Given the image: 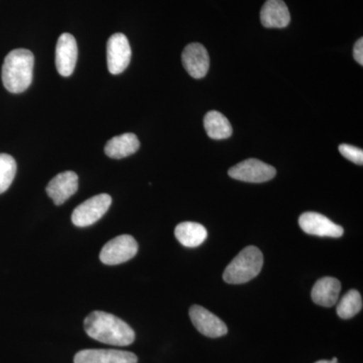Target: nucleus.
I'll list each match as a JSON object with an SVG mask.
<instances>
[{
  "label": "nucleus",
  "instance_id": "f257e3e1",
  "mask_svg": "<svg viewBox=\"0 0 363 363\" xmlns=\"http://www.w3.org/2000/svg\"><path fill=\"white\" fill-rule=\"evenodd\" d=\"M84 328L89 337L109 345L128 346L135 339V331L130 325L109 313H90L86 317Z\"/></svg>",
  "mask_w": 363,
  "mask_h": 363
},
{
  "label": "nucleus",
  "instance_id": "f03ea898",
  "mask_svg": "<svg viewBox=\"0 0 363 363\" xmlns=\"http://www.w3.org/2000/svg\"><path fill=\"white\" fill-rule=\"evenodd\" d=\"M35 57L26 49H16L4 59L1 78L4 87L9 92L18 94L30 87L33 82Z\"/></svg>",
  "mask_w": 363,
  "mask_h": 363
},
{
  "label": "nucleus",
  "instance_id": "7ed1b4c3",
  "mask_svg": "<svg viewBox=\"0 0 363 363\" xmlns=\"http://www.w3.org/2000/svg\"><path fill=\"white\" fill-rule=\"evenodd\" d=\"M264 266V255L257 247H247L227 266L223 272V279L233 285H240L252 281L259 276Z\"/></svg>",
  "mask_w": 363,
  "mask_h": 363
},
{
  "label": "nucleus",
  "instance_id": "20e7f679",
  "mask_svg": "<svg viewBox=\"0 0 363 363\" xmlns=\"http://www.w3.org/2000/svg\"><path fill=\"white\" fill-rule=\"evenodd\" d=\"M138 250V245L135 238L128 234H123L104 245L100 252V260L107 266H116L133 259Z\"/></svg>",
  "mask_w": 363,
  "mask_h": 363
},
{
  "label": "nucleus",
  "instance_id": "39448f33",
  "mask_svg": "<svg viewBox=\"0 0 363 363\" xmlns=\"http://www.w3.org/2000/svg\"><path fill=\"white\" fill-rule=\"evenodd\" d=\"M112 199L109 195L94 196L75 208L72 214V222L74 225L78 227L90 226L96 223L108 211Z\"/></svg>",
  "mask_w": 363,
  "mask_h": 363
},
{
  "label": "nucleus",
  "instance_id": "423d86ee",
  "mask_svg": "<svg viewBox=\"0 0 363 363\" xmlns=\"http://www.w3.org/2000/svg\"><path fill=\"white\" fill-rule=\"evenodd\" d=\"M276 169L257 159H248L229 169L228 175L234 180L247 183H264L276 176Z\"/></svg>",
  "mask_w": 363,
  "mask_h": 363
},
{
  "label": "nucleus",
  "instance_id": "0eeeda50",
  "mask_svg": "<svg viewBox=\"0 0 363 363\" xmlns=\"http://www.w3.org/2000/svg\"><path fill=\"white\" fill-rule=\"evenodd\" d=\"M107 66L112 75H118L130 63L131 48L128 38L123 33H114L107 42Z\"/></svg>",
  "mask_w": 363,
  "mask_h": 363
},
{
  "label": "nucleus",
  "instance_id": "6e6552de",
  "mask_svg": "<svg viewBox=\"0 0 363 363\" xmlns=\"http://www.w3.org/2000/svg\"><path fill=\"white\" fill-rule=\"evenodd\" d=\"M189 315H190L195 328L207 337H222L228 332V328L220 318L217 317L213 313L208 311L202 306H192L189 311Z\"/></svg>",
  "mask_w": 363,
  "mask_h": 363
},
{
  "label": "nucleus",
  "instance_id": "1a4fd4ad",
  "mask_svg": "<svg viewBox=\"0 0 363 363\" xmlns=\"http://www.w3.org/2000/svg\"><path fill=\"white\" fill-rule=\"evenodd\" d=\"M298 225L304 233L321 238H341L344 229L317 212H305L298 218Z\"/></svg>",
  "mask_w": 363,
  "mask_h": 363
},
{
  "label": "nucleus",
  "instance_id": "9d476101",
  "mask_svg": "<svg viewBox=\"0 0 363 363\" xmlns=\"http://www.w3.org/2000/svg\"><path fill=\"white\" fill-rule=\"evenodd\" d=\"M78 58L77 42L71 33H63L56 47V67L60 75L69 77L75 70Z\"/></svg>",
  "mask_w": 363,
  "mask_h": 363
},
{
  "label": "nucleus",
  "instance_id": "9b49d317",
  "mask_svg": "<svg viewBox=\"0 0 363 363\" xmlns=\"http://www.w3.org/2000/svg\"><path fill=\"white\" fill-rule=\"evenodd\" d=\"M182 63L191 77L204 78L207 75L210 65L206 48L198 43L188 45L182 52Z\"/></svg>",
  "mask_w": 363,
  "mask_h": 363
},
{
  "label": "nucleus",
  "instance_id": "f8f14e48",
  "mask_svg": "<svg viewBox=\"0 0 363 363\" xmlns=\"http://www.w3.org/2000/svg\"><path fill=\"white\" fill-rule=\"evenodd\" d=\"M74 363H138V357L128 351L86 350L75 355Z\"/></svg>",
  "mask_w": 363,
  "mask_h": 363
},
{
  "label": "nucleus",
  "instance_id": "ddd939ff",
  "mask_svg": "<svg viewBox=\"0 0 363 363\" xmlns=\"http://www.w3.org/2000/svg\"><path fill=\"white\" fill-rule=\"evenodd\" d=\"M78 190L77 174L72 171L59 174L50 181L45 191L56 205H62Z\"/></svg>",
  "mask_w": 363,
  "mask_h": 363
},
{
  "label": "nucleus",
  "instance_id": "4468645a",
  "mask_svg": "<svg viewBox=\"0 0 363 363\" xmlns=\"http://www.w3.org/2000/svg\"><path fill=\"white\" fill-rule=\"evenodd\" d=\"M260 21L267 28H286L291 21L288 6L283 0H267L260 11Z\"/></svg>",
  "mask_w": 363,
  "mask_h": 363
},
{
  "label": "nucleus",
  "instance_id": "2eb2a0df",
  "mask_svg": "<svg viewBox=\"0 0 363 363\" xmlns=\"http://www.w3.org/2000/svg\"><path fill=\"white\" fill-rule=\"evenodd\" d=\"M340 291L341 283L337 279L325 277L318 279L311 293L313 302L322 307H333L337 302Z\"/></svg>",
  "mask_w": 363,
  "mask_h": 363
},
{
  "label": "nucleus",
  "instance_id": "dca6fc26",
  "mask_svg": "<svg viewBox=\"0 0 363 363\" xmlns=\"http://www.w3.org/2000/svg\"><path fill=\"white\" fill-rule=\"evenodd\" d=\"M140 147L138 136L133 133H124L112 138L105 145L104 152L111 159L121 160L135 154Z\"/></svg>",
  "mask_w": 363,
  "mask_h": 363
},
{
  "label": "nucleus",
  "instance_id": "f3484780",
  "mask_svg": "<svg viewBox=\"0 0 363 363\" xmlns=\"http://www.w3.org/2000/svg\"><path fill=\"white\" fill-rule=\"evenodd\" d=\"M175 236L179 242L186 247H197L207 240V230L202 224L196 222H183L175 229Z\"/></svg>",
  "mask_w": 363,
  "mask_h": 363
},
{
  "label": "nucleus",
  "instance_id": "a211bd4d",
  "mask_svg": "<svg viewBox=\"0 0 363 363\" xmlns=\"http://www.w3.org/2000/svg\"><path fill=\"white\" fill-rule=\"evenodd\" d=\"M204 128L212 140H225L233 135V126L228 119L218 111H209L204 117Z\"/></svg>",
  "mask_w": 363,
  "mask_h": 363
},
{
  "label": "nucleus",
  "instance_id": "6ab92c4d",
  "mask_svg": "<svg viewBox=\"0 0 363 363\" xmlns=\"http://www.w3.org/2000/svg\"><path fill=\"white\" fill-rule=\"evenodd\" d=\"M362 309V298L357 290L348 291L337 306L338 316L342 319L354 317Z\"/></svg>",
  "mask_w": 363,
  "mask_h": 363
},
{
  "label": "nucleus",
  "instance_id": "aec40b11",
  "mask_svg": "<svg viewBox=\"0 0 363 363\" xmlns=\"http://www.w3.org/2000/svg\"><path fill=\"white\" fill-rule=\"evenodd\" d=\"M16 174V162L13 157L0 154V194L11 187Z\"/></svg>",
  "mask_w": 363,
  "mask_h": 363
},
{
  "label": "nucleus",
  "instance_id": "412c9836",
  "mask_svg": "<svg viewBox=\"0 0 363 363\" xmlns=\"http://www.w3.org/2000/svg\"><path fill=\"white\" fill-rule=\"evenodd\" d=\"M339 152L348 161L354 162V164L362 166L363 164V150L354 145H339Z\"/></svg>",
  "mask_w": 363,
  "mask_h": 363
},
{
  "label": "nucleus",
  "instance_id": "4be33fe9",
  "mask_svg": "<svg viewBox=\"0 0 363 363\" xmlns=\"http://www.w3.org/2000/svg\"><path fill=\"white\" fill-rule=\"evenodd\" d=\"M353 56H354L355 61L359 64L360 66L363 65V39L360 38L355 43L354 49H353Z\"/></svg>",
  "mask_w": 363,
  "mask_h": 363
},
{
  "label": "nucleus",
  "instance_id": "5701e85b",
  "mask_svg": "<svg viewBox=\"0 0 363 363\" xmlns=\"http://www.w3.org/2000/svg\"><path fill=\"white\" fill-rule=\"evenodd\" d=\"M315 363H338V359L334 357L332 360H319V362Z\"/></svg>",
  "mask_w": 363,
  "mask_h": 363
}]
</instances>
